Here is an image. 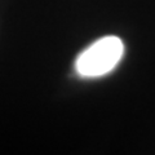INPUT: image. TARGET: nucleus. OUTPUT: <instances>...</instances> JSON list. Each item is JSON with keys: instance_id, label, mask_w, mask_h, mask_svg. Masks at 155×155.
<instances>
[{"instance_id": "1", "label": "nucleus", "mask_w": 155, "mask_h": 155, "mask_svg": "<svg viewBox=\"0 0 155 155\" xmlns=\"http://www.w3.org/2000/svg\"><path fill=\"white\" fill-rule=\"evenodd\" d=\"M124 52L123 41L116 36H105L81 52L76 60V70L81 76L107 74L120 61Z\"/></svg>"}]
</instances>
